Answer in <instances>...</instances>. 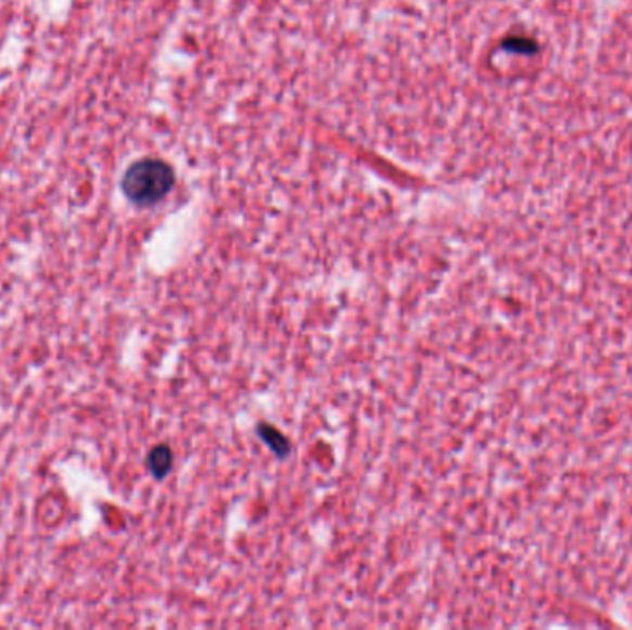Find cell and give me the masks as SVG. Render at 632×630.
I'll use <instances>...</instances> for the list:
<instances>
[{
  "label": "cell",
  "instance_id": "obj_1",
  "mask_svg": "<svg viewBox=\"0 0 632 630\" xmlns=\"http://www.w3.org/2000/svg\"><path fill=\"white\" fill-rule=\"evenodd\" d=\"M172 185L175 172L167 163L157 159L133 163L122 178L126 198L141 207L154 206L157 202L164 201Z\"/></svg>",
  "mask_w": 632,
  "mask_h": 630
},
{
  "label": "cell",
  "instance_id": "obj_2",
  "mask_svg": "<svg viewBox=\"0 0 632 630\" xmlns=\"http://www.w3.org/2000/svg\"><path fill=\"white\" fill-rule=\"evenodd\" d=\"M172 462H175L172 450L165 443H159L156 448H152L151 453L146 457V466H149L151 474L156 479H164L169 475L170 470H172Z\"/></svg>",
  "mask_w": 632,
  "mask_h": 630
},
{
  "label": "cell",
  "instance_id": "obj_3",
  "mask_svg": "<svg viewBox=\"0 0 632 630\" xmlns=\"http://www.w3.org/2000/svg\"><path fill=\"white\" fill-rule=\"evenodd\" d=\"M259 435L263 438L265 442L269 443L270 448L278 453V455L283 457L288 453V443L283 435H280L278 430L272 429V427H267V425H261L259 427Z\"/></svg>",
  "mask_w": 632,
  "mask_h": 630
}]
</instances>
